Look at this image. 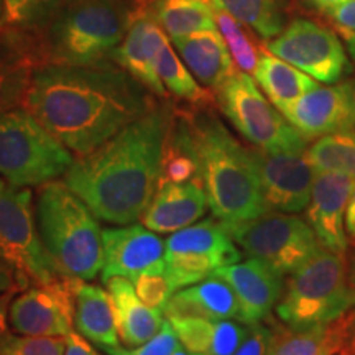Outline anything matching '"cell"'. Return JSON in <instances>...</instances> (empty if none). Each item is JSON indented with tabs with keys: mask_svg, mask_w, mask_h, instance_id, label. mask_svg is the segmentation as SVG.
Returning a JSON list of instances; mask_svg holds the SVG:
<instances>
[{
	"mask_svg": "<svg viewBox=\"0 0 355 355\" xmlns=\"http://www.w3.org/2000/svg\"><path fill=\"white\" fill-rule=\"evenodd\" d=\"M37 224L43 245L64 275L89 282L102 272V230L87 204L64 181L38 186Z\"/></svg>",
	"mask_w": 355,
	"mask_h": 355,
	"instance_id": "obj_5",
	"label": "cell"
},
{
	"mask_svg": "<svg viewBox=\"0 0 355 355\" xmlns=\"http://www.w3.org/2000/svg\"><path fill=\"white\" fill-rule=\"evenodd\" d=\"M183 63L206 89L217 92L235 73L232 55L219 30H204L171 40Z\"/></svg>",
	"mask_w": 355,
	"mask_h": 355,
	"instance_id": "obj_21",
	"label": "cell"
},
{
	"mask_svg": "<svg viewBox=\"0 0 355 355\" xmlns=\"http://www.w3.org/2000/svg\"><path fill=\"white\" fill-rule=\"evenodd\" d=\"M81 283L83 279L63 273L44 285L26 288L12 300L8 309L13 331L21 336H68Z\"/></svg>",
	"mask_w": 355,
	"mask_h": 355,
	"instance_id": "obj_13",
	"label": "cell"
},
{
	"mask_svg": "<svg viewBox=\"0 0 355 355\" xmlns=\"http://www.w3.org/2000/svg\"><path fill=\"white\" fill-rule=\"evenodd\" d=\"M135 0H63L42 33L40 64H102L140 15Z\"/></svg>",
	"mask_w": 355,
	"mask_h": 355,
	"instance_id": "obj_4",
	"label": "cell"
},
{
	"mask_svg": "<svg viewBox=\"0 0 355 355\" xmlns=\"http://www.w3.org/2000/svg\"><path fill=\"white\" fill-rule=\"evenodd\" d=\"M165 37L166 33L140 10L125 38L110 55V60L119 64V68L125 69L141 86L162 99H165L168 92L157 73V53Z\"/></svg>",
	"mask_w": 355,
	"mask_h": 355,
	"instance_id": "obj_19",
	"label": "cell"
},
{
	"mask_svg": "<svg viewBox=\"0 0 355 355\" xmlns=\"http://www.w3.org/2000/svg\"><path fill=\"white\" fill-rule=\"evenodd\" d=\"M266 51L316 79L337 84L352 73L344 44L331 28L309 19H295L266 42Z\"/></svg>",
	"mask_w": 355,
	"mask_h": 355,
	"instance_id": "obj_12",
	"label": "cell"
},
{
	"mask_svg": "<svg viewBox=\"0 0 355 355\" xmlns=\"http://www.w3.org/2000/svg\"><path fill=\"white\" fill-rule=\"evenodd\" d=\"M306 139H319L337 132H352L350 81L318 86L279 110Z\"/></svg>",
	"mask_w": 355,
	"mask_h": 355,
	"instance_id": "obj_16",
	"label": "cell"
},
{
	"mask_svg": "<svg viewBox=\"0 0 355 355\" xmlns=\"http://www.w3.org/2000/svg\"><path fill=\"white\" fill-rule=\"evenodd\" d=\"M0 254L35 285L63 275L43 245L35 219L33 193L0 178Z\"/></svg>",
	"mask_w": 355,
	"mask_h": 355,
	"instance_id": "obj_10",
	"label": "cell"
},
{
	"mask_svg": "<svg viewBox=\"0 0 355 355\" xmlns=\"http://www.w3.org/2000/svg\"><path fill=\"white\" fill-rule=\"evenodd\" d=\"M64 355H101L97 350L87 343V339L83 334L71 331L66 336V350Z\"/></svg>",
	"mask_w": 355,
	"mask_h": 355,
	"instance_id": "obj_41",
	"label": "cell"
},
{
	"mask_svg": "<svg viewBox=\"0 0 355 355\" xmlns=\"http://www.w3.org/2000/svg\"><path fill=\"white\" fill-rule=\"evenodd\" d=\"M112 301L119 339L128 349L148 343L165 324L163 311L146 306L137 295L133 282L112 277L105 282Z\"/></svg>",
	"mask_w": 355,
	"mask_h": 355,
	"instance_id": "obj_23",
	"label": "cell"
},
{
	"mask_svg": "<svg viewBox=\"0 0 355 355\" xmlns=\"http://www.w3.org/2000/svg\"><path fill=\"white\" fill-rule=\"evenodd\" d=\"M165 316L173 314H194L212 321L219 319H239V301L227 282L211 275L196 285L186 286L168 301Z\"/></svg>",
	"mask_w": 355,
	"mask_h": 355,
	"instance_id": "obj_25",
	"label": "cell"
},
{
	"mask_svg": "<svg viewBox=\"0 0 355 355\" xmlns=\"http://www.w3.org/2000/svg\"><path fill=\"white\" fill-rule=\"evenodd\" d=\"M63 336H10L0 349V355H64Z\"/></svg>",
	"mask_w": 355,
	"mask_h": 355,
	"instance_id": "obj_35",
	"label": "cell"
},
{
	"mask_svg": "<svg viewBox=\"0 0 355 355\" xmlns=\"http://www.w3.org/2000/svg\"><path fill=\"white\" fill-rule=\"evenodd\" d=\"M21 105L81 158L148 114L157 101L125 69L107 63H44L35 68Z\"/></svg>",
	"mask_w": 355,
	"mask_h": 355,
	"instance_id": "obj_1",
	"label": "cell"
},
{
	"mask_svg": "<svg viewBox=\"0 0 355 355\" xmlns=\"http://www.w3.org/2000/svg\"><path fill=\"white\" fill-rule=\"evenodd\" d=\"M141 12L171 40L204 30H217L209 0H150L141 3Z\"/></svg>",
	"mask_w": 355,
	"mask_h": 355,
	"instance_id": "obj_26",
	"label": "cell"
},
{
	"mask_svg": "<svg viewBox=\"0 0 355 355\" xmlns=\"http://www.w3.org/2000/svg\"><path fill=\"white\" fill-rule=\"evenodd\" d=\"M355 308V290L345 254L322 248L295 270L277 304V316L290 329L329 324Z\"/></svg>",
	"mask_w": 355,
	"mask_h": 355,
	"instance_id": "obj_6",
	"label": "cell"
},
{
	"mask_svg": "<svg viewBox=\"0 0 355 355\" xmlns=\"http://www.w3.org/2000/svg\"><path fill=\"white\" fill-rule=\"evenodd\" d=\"M104 265L101 279L122 277L133 282L150 272H165L166 243L157 232L144 224H127L125 227L102 230Z\"/></svg>",
	"mask_w": 355,
	"mask_h": 355,
	"instance_id": "obj_15",
	"label": "cell"
},
{
	"mask_svg": "<svg viewBox=\"0 0 355 355\" xmlns=\"http://www.w3.org/2000/svg\"><path fill=\"white\" fill-rule=\"evenodd\" d=\"M180 345L170 321H165L158 334L139 347L123 349L121 345H115V347H104V350L109 355H173Z\"/></svg>",
	"mask_w": 355,
	"mask_h": 355,
	"instance_id": "obj_37",
	"label": "cell"
},
{
	"mask_svg": "<svg viewBox=\"0 0 355 355\" xmlns=\"http://www.w3.org/2000/svg\"><path fill=\"white\" fill-rule=\"evenodd\" d=\"M188 117L199 181L216 219L235 224L268 212L254 150L235 139L209 107L188 110Z\"/></svg>",
	"mask_w": 355,
	"mask_h": 355,
	"instance_id": "obj_3",
	"label": "cell"
},
{
	"mask_svg": "<svg viewBox=\"0 0 355 355\" xmlns=\"http://www.w3.org/2000/svg\"><path fill=\"white\" fill-rule=\"evenodd\" d=\"M171 114V105L157 102L94 152L74 158L63 181L97 219L127 225L144 214L158 188Z\"/></svg>",
	"mask_w": 355,
	"mask_h": 355,
	"instance_id": "obj_2",
	"label": "cell"
},
{
	"mask_svg": "<svg viewBox=\"0 0 355 355\" xmlns=\"http://www.w3.org/2000/svg\"><path fill=\"white\" fill-rule=\"evenodd\" d=\"M254 76L278 110L319 86L316 79L272 53H261Z\"/></svg>",
	"mask_w": 355,
	"mask_h": 355,
	"instance_id": "obj_28",
	"label": "cell"
},
{
	"mask_svg": "<svg viewBox=\"0 0 355 355\" xmlns=\"http://www.w3.org/2000/svg\"><path fill=\"white\" fill-rule=\"evenodd\" d=\"M224 225L250 259L265 261L283 277L322 250L309 222L286 212L268 211L255 219Z\"/></svg>",
	"mask_w": 355,
	"mask_h": 355,
	"instance_id": "obj_8",
	"label": "cell"
},
{
	"mask_svg": "<svg viewBox=\"0 0 355 355\" xmlns=\"http://www.w3.org/2000/svg\"><path fill=\"white\" fill-rule=\"evenodd\" d=\"M352 309L334 322L309 329H275L268 355H352Z\"/></svg>",
	"mask_w": 355,
	"mask_h": 355,
	"instance_id": "obj_22",
	"label": "cell"
},
{
	"mask_svg": "<svg viewBox=\"0 0 355 355\" xmlns=\"http://www.w3.org/2000/svg\"><path fill=\"white\" fill-rule=\"evenodd\" d=\"M352 133H355V114H354V117H352Z\"/></svg>",
	"mask_w": 355,
	"mask_h": 355,
	"instance_id": "obj_49",
	"label": "cell"
},
{
	"mask_svg": "<svg viewBox=\"0 0 355 355\" xmlns=\"http://www.w3.org/2000/svg\"><path fill=\"white\" fill-rule=\"evenodd\" d=\"M216 94L222 114L255 148H308V139L266 101L250 74L235 71Z\"/></svg>",
	"mask_w": 355,
	"mask_h": 355,
	"instance_id": "obj_9",
	"label": "cell"
},
{
	"mask_svg": "<svg viewBox=\"0 0 355 355\" xmlns=\"http://www.w3.org/2000/svg\"><path fill=\"white\" fill-rule=\"evenodd\" d=\"M212 275L232 286L241 309L239 321L248 326L268 319L285 291L283 275L259 259L222 266Z\"/></svg>",
	"mask_w": 355,
	"mask_h": 355,
	"instance_id": "obj_17",
	"label": "cell"
},
{
	"mask_svg": "<svg viewBox=\"0 0 355 355\" xmlns=\"http://www.w3.org/2000/svg\"><path fill=\"white\" fill-rule=\"evenodd\" d=\"M165 272L181 288L196 285L209 278L216 270L241 261L242 254L225 225L216 217L173 232L166 239Z\"/></svg>",
	"mask_w": 355,
	"mask_h": 355,
	"instance_id": "obj_11",
	"label": "cell"
},
{
	"mask_svg": "<svg viewBox=\"0 0 355 355\" xmlns=\"http://www.w3.org/2000/svg\"><path fill=\"white\" fill-rule=\"evenodd\" d=\"M37 66L40 60L32 43L0 33V115L24 104Z\"/></svg>",
	"mask_w": 355,
	"mask_h": 355,
	"instance_id": "obj_24",
	"label": "cell"
},
{
	"mask_svg": "<svg viewBox=\"0 0 355 355\" xmlns=\"http://www.w3.org/2000/svg\"><path fill=\"white\" fill-rule=\"evenodd\" d=\"M252 150L268 211L286 214L304 211L316 178L306 155L308 148Z\"/></svg>",
	"mask_w": 355,
	"mask_h": 355,
	"instance_id": "obj_14",
	"label": "cell"
},
{
	"mask_svg": "<svg viewBox=\"0 0 355 355\" xmlns=\"http://www.w3.org/2000/svg\"><path fill=\"white\" fill-rule=\"evenodd\" d=\"M30 279L20 273L6 255L0 254V295L2 293H21L30 286Z\"/></svg>",
	"mask_w": 355,
	"mask_h": 355,
	"instance_id": "obj_39",
	"label": "cell"
},
{
	"mask_svg": "<svg viewBox=\"0 0 355 355\" xmlns=\"http://www.w3.org/2000/svg\"><path fill=\"white\" fill-rule=\"evenodd\" d=\"M133 286H135L139 298L146 306L159 311H165L168 301L176 293V288L166 272H150L140 275L133 279Z\"/></svg>",
	"mask_w": 355,
	"mask_h": 355,
	"instance_id": "obj_36",
	"label": "cell"
},
{
	"mask_svg": "<svg viewBox=\"0 0 355 355\" xmlns=\"http://www.w3.org/2000/svg\"><path fill=\"white\" fill-rule=\"evenodd\" d=\"M339 32H340V37H343V40H344L345 48H347L350 58L355 61V32H352V30H347V28H343V26L339 28Z\"/></svg>",
	"mask_w": 355,
	"mask_h": 355,
	"instance_id": "obj_45",
	"label": "cell"
},
{
	"mask_svg": "<svg viewBox=\"0 0 355 355\" xmlns=\"http://www.w3.org/2000/svg\"><path fill=\"white\" fill-rule=\"evenodd\" d=\"M173 355H189V354L186 352V350H184V349L181 347V345H180V347H178V349L175 350V354H173Z\"/></svg>",
	"mask_w": 355,
	"mask_h": 355,
	"instance_id": "obj_47",
	"label": "cell"
},
{
	"mask_svg": "<svg viewBox=\"0 0 355 355\" xmlns=\"http://www.w3.org/2000/svg\"><path fill=\"white\" fill-rule=\"evenodd\" d=\"M345 234H347L349 241L355 242V184L349 198L347 209H345Z\"/></svg>",
	"mask_w": 355,
	"mask_h": 355,
	"instance_id": "obj_43",
	"label": "cell"
},
{
	"mask_svg": "<svg viewBox=\"0 0 355 355\" xmlns=\"http://www.w3.org/2000/svg\"><path fill=\"white\" fill-rule=\"evenodd\" d=\"M166 319L189 355H214L216 321L194 314H173Z\"/></svg>",
	"mask_w": 355,
	"mask_h": 355,
	"instance_id": "obj_34",
	"label": "cell"
},
{
	"mask_svg": "<svg viewBox=\"0 0 355 355\" xmlns=\"http://www.w3.org/2000/svg\"><path fill=\"white\" fill-rule=\"evenodd\" d=\"M306 155L316 173H337L355 180V133L337 132L319 137L308 146Z\"/></svg>",
	"mask_w": 355,
	"mask_h": 355,
	"instance_id": "obj_32",
	"label": "cell"
},
{
	"mask_svg": "<svg viewBox=\"0 0 355 355\" xmlns=\"http://www.w3.org/2000/svg\"><path fill=\"white\" fill-rule=\"evenodd\" d=\"M327 15L339 26L355 32V0H350V2H345L343 6L332 8Z\"/></svg>",
	"mask_w": 355,
	"mask_h": 355,
	"instance_id": "obj_40",
	"label": "cell"
},
{
	"mask_svg": "<svg viewBox=\"0 0 355 355\" xmlns=\"http://www.w3.org/2000/svg\"><path fill=\"white\" fill-rule=\"evenodd\" d=\"M306 7H309L311 10H316L321 13H329L332 8L343 6L345 2H350V0H301Z\"/></svg>",
	"mask_w": 355,
	"mask_h": 355,
	"instance_id": "obj_44",
	"label": "cell"
},
{
	"mask_svg": "<svg viewBox=\"0 0 355 355\" xmlns=\"http://www.w3.org/2000/svg\"><path fill=\"white\" fill-rule=\"evenodd\" d=\"M74 155L28 110L0 115V175L13 186H42L64 176Z\"/></svg>",
	"mask_w": 355,
	"mask_h": 355,
	"instance_id": "obj_7",
	"label": "cell"
},
{
	"mask_svg": "<svg viewBox=\"0 0 355 355\" xmlns=\"http://www.w3.org/2000/svg\"><path fill=\"white\" fill-rule=\"evenodd\" d=\"M350 268V279H352V286L355 290V255L352 257V261H349ZM352 316H354V354L355 355V308H352Z\"/></svg>",
	"mask_w": 355,
	"mask_h": 355,
	"instance_id": "obj_46",
	"label": "cell"
},
{
	"mask_svg": "<svg viewBox=\"0 0 355 355\" xmlns=\"http://www.w3.org/2000/svg\"><path fill=\"white\" fill-rule=\"evenodd\" d=\"M61 3L63 0H3L0 33L32 43L30 38L44 32Z\"/></svg>",
	"mask_w": 355,
	"mask_h": 355,
	"instance_id": "obj_31",
	"label": "cell"
},
{
	"mask_svg": "<svg viewBox=\"0 0 355 355\" xmlns=\"http://www.w3.org/2000/svg\"><path fill=\"white\" fill-rule=\"evenodd\" d=\"M74 326L86 339L99 347L119 345V332L109 291L91 283H81L76 295Z\"/></svg>",
	"mask_w": 355,
	"mask_h": 355,
	"instance_id": "obj_27",
	"label": "cell"
},
{
	"mask_svg": "<svg viewBox=\"0 0 355 355\" xmlns=\"http://www.w3.org/2000/svg\"><path fill=\"white\" fill-rule=\"evenodd\" d=\"M248 26L260 38L272 40L286 26L288 0H209Z\"/></svg>",
	"mask_w": 355,
	"mask_h": 355,
	"instance_id": "obj_30",
	"label": "cell"
},
{
	"mask_svg": "<svg viewBox=\"0 0 355 355\" xmlns=\"http://www.w3.org/2000/svg\"><path fill=\"white\" fill-rule=\"evenodd\" d=\"M206 191L196 181L159 186L140 220L157 234H173L196 224L206 214Z\"/></svg>",
	"mask_w": 355,
	"mask_h": 355,
	"instance_id": "obj_20",
	"label": "cell"
},
{
	"mask_svg": "<svg viewBox=\"0 0 355 355\" xmlns=\"http://www.w3.org/2000/svg\"><path fill=\"white\" fill-rule=\"evenodd\" d=\"M157 73L168 94L176 97L178 101H183L194 109L209 107L214 102L212 92L193 76L188 66L178 56V51L168 37L163 38L158 46Z\"/></svg>",
	"mask_w": 355,
	"mask_h": 355,
	"instance_id": "obj_29",
	"label": "cell"
},
{
	"mask_svg": "<svg viewBox=\"0 0 355 355\" xmlns=\"http://www.w3.org/2000/svg\"><path fill=\"white\" fill-rule=\"evenodd\" d=\"M214 8L216 26L222 35V38H224L225 44H227L234 63L243 73H254L257 64H259L260 53L257 50L255 43L252 42V38L248 37V33L243 30L245 25L230 15V13L222 10V8Z\"/></svg>",
	"mask_w": 355,
	"mask_h": 355,
	"instance_id": "obj_33",
	"label": "cell"
},
{
	"mask_svg": "<svg viewBox=\"0 0 355 355\" xmlns=\"http://www.w3.org/2000/svg\"><path fill=\"white\" fill-rule=\"evenodd\" d=\"M2 12H3V0H0V19H2Z\"/></svg>",
	"mask_w": 355,
	"mask_h": 355,
	"instance_id": "obj_48",
	"label": "cell"
},
{
	"mask_svg": "<svg viewBox=\"0 0 355 355\" xmlns=\"http://www.w3.org/2000/svg\"><path fill=\"white\" fill-rule=\"evenodd\" d=\"M15 293H2L0 295V349L6 344V340L10 337V331H8V309H10V303Z\"/></svg>",
	"mask_w": 355,
	"mask_h": 355,
	"instance_id": "obj_42",
	"label": "cell"
},
{
	"mask_svg": "<svg viewBox=\"0 0 355 355\" xmlns=\"http://www.w3.org/2000/svg\"><path fill=\"white\" fill-rule=\"evenodd\" d=\"M275 337L273 327L266 326L263 322L252 324L250 331L245 340L241 344V347L232 355H268Z\"/></svg>",
	"mask_w": 355,
	"mask_h": 355,
	"instance_id": "obj_38",
	"label": "cell"
},
{
	"mask_svg": "<svg viewBox=\"0 0 355 355\" xmlns=\"http://www.w3.org/2000/svg\"><path fill=\"white\" fill-rule=\"evenodd\" d=\"M355 180L337 173H316L306 207V220L316 232L322 248L345 254L349 237L345 234V209Z\"/></svg>",
	"mask_w": 355,
	"mask_h": 355,
	"instance_id": "obj_18",
	"label": "cell"
}]
</instances>
